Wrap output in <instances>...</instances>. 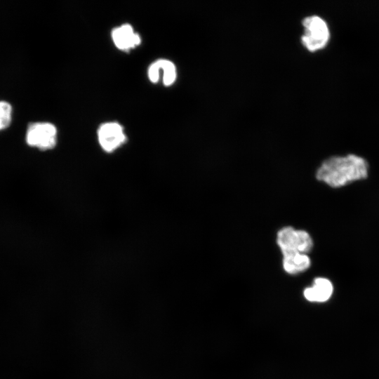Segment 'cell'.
<instances>
[{
    "mask_svg": "<svg viewBox=\"0 0 379 379\" xmlns=\"http://www.w3.org/2000/svg\"><path fill=\"white\" fill-rule=\"evenodd\" d=\"M368 163L354 154L333 156L326 159L317 171V178L332 187H340L353 181L366 178Z\"/></svg>",
    "mask_w": 379,
    "mask_h": 379,
    "instance_id": "1",
    "label": "cell"
},
{
    "mask_svg": "<svg viewBox=\"0 0 379 379\" xmlns=\"http://www.w3.org/2000/svg\"><path fill=\"white\" fill-rule=\"evenodd\" d=\"M302 24L304 33L301 36V41L309 51H317L326 45L330 31L324 18L317 15H309L302 20Z\"/></svg>",
    "mask_w": 379,
    "mask_h": 379,
    "instance_id": "2",
    "label": "cell"
},
{
    "mask_svg": "<svg viewBox=\"0 0 379 379\" xmlns=\"http://www.w3.org/2000/svg\"><path fill=\"white\" fill-rule=\"evenodd\" d=\"M277 242L283 256L294 253H307L313 246L312 239L306 231L289 226L278 232Z\"/></svg>",
    "mask_w": 379,
    "mask_h": 379,
    "instance_id": "3",
    "label": "cell"
},
{
    "mask_svg": "<svg viewBox=\"0 0 379 379\" xmlns=\"http://www.w3.org/2000/svg\"><path fill=\"white\" fill-rule=\"evenodd\" d=\"M27 143L41 150H47L55 147L57 141V129L48 122L31 124L27 131Z\"/></svg>",
    "mask_w": 379,
    "mask_h": 379,
    "instance_id": "4",
    "label": "cell"
},
{
    "mask_svg": "<svg viewBox=\"0 0 379 379\" xmlns=\"http://www.w3.org/2000/svg\"><path fill=\"white\" fill-rule=\"evenodd\" d=\"M98 142L102 149L112 152L126 141L123 127L117 122H108L100 126L98 131Z\"/></svg>",
    "mask_w": 379,
    "mask_h": 379,
    "instance_id": "5",
    "label": "cell"
},
{
    "mask_svg": "<svg viewBox=\"0 0 379 379\" xmlns=\"http://www.w3.org/2000/svg\"><path fill=\"white\" fill-rule=\"evenodd\" d=\"M112 38L115 46L120 50L128 51L140 43V36L135 33L131 25H122L113 29Z\"/></svg>",
    "mask_w": 379,
    "mask_h": 379,
    "instance_id": "6",
    "label": "cell"
},
{
    "mask_svg": "<svg viewBox=\"0 0 379 379\" xmlns=\"http://www.w3.org/2000/svg\"><path fill=\"white\" fill-rule=\"evenodd\" d=\"M331 282L325 278L319 277L314 279L313 286L304 291L305 298L310 302H322L328 300L333 293Z\"/></svg>",
    "mask_w": 379,
    "mask_h": 379,
    "instance_id": "7",
    "label": "cell"
},
{
    "mask_svg": "<svg viewBox=\"0 0 379 379\" xmlns=\"http://www.w3.org/2000/svg\"><path fill=\"white\" fill-rule=\"evenodd\" d=\"M310 264V259L305 253H294L283 257V267L288 274H294L305 271Z\"/></svg>",
    "mask_w": 379,
    "mask_h": 379,
    "instance_id": "8",
    "label": "cell"
},
{
    "mask_svg": "<svg viewBox=\"0 0 379 379\" xmlns=\"http://www.w3.org/2000/svg\"><path fill=\"white\" fill-rule=\"evenodd\" d=\"M157 62L163 72L162 79L165 86H170L176 79V67L173 62L166 59H159Z\"/></svg>",
    "mask_w": 379,
    "mask_h": 379,
    "instance_id": "9",
    "label": "cell"
},
{
    "mask_svg": "<svg viewBox=\"0 0 379 379\" xmlns=\"http://www.w3.org/2000/svg\"><path fill=\"white\" fill-rule=\"evenodd\" d=\"M12 118V107L5 101H0V130L8 126Z\"/></svg>",
    "mask_w": 379,
    "mask_h": 379,
    "instance_id": "10",
    "label": "cell"
}]
</instances>
